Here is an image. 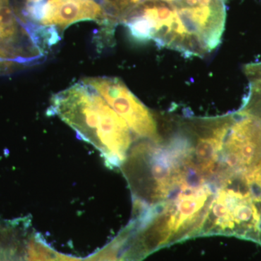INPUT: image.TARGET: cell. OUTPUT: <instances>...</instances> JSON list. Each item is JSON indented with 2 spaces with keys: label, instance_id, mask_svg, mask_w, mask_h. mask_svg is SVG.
<instances>
[{
  "label": "cell",
  "instance_id": "obj_1",
  "mask_svg": "<svg viewBox=\"0 0 261 261\" xmlns=\"http://www.w3.org/2000/svg\"><path fill=\"white\" fill-rule=\"evenodd\" d=\"M57 115L102 154L106 166L121 168L132 142L126 121L92 87L75 84L51 98Z\"/></svg>",
  "mask_w": 261,
  "mask_h": 261
},
{
  "label": "cell",
  "instance_id": "obj_2",
  "mask_svg": "<svg viewBox=\"0 0 261 261\" xmlns=\"http://www.w3.org/2000/svg\"><path fill=\"white\" fill-rule=\"evenodd\" d=\"M92 87L126 121L130 130L141 138L162 140L157 118L123 81L113 77H88L82 81Z\"/></svg>",
  "mask_w": 261,
  "mask_h": 261
},
{
  "label": "cell",
  "instance_id": "obj_3",
  "mask_svg": "<svg viewBox=\"0 0 261 261\" xmlns=\"http://www.w3.org/2000/svg\"><path fill=\"white\" fill-rule=\"evenodd\" d=\"M23 13L35 23L34 25L62 31L84 20L114 23L105 8L94 0H42L25 5Z\"/></svg>",
  "mask_w": 261,
  "mask_h": 261
},
{
  "label": "cell",
  "instance_id": "obj_4",
  "mask_svg": "<svg viewBox=\"0 0 261 261\" xmlns=\"http://www.w3.org/2000/svg\"><path fill=\"white\" fill-rule=\"evenodd\" d=\"M23 34L36 40L29 31L20 30V24L10 0H0V43L3 47L13 55L18 51L15 45L20 42V37Z\"/></svg>",
  "mask_w": 261,
  "mask_h": 261
},
{
  "label": "cell",
  "instance_id": "obj_5",
  "mask_svg": "<svg viewBox=\"0 0 261 261\" xmlns=\"http://www.w3.org/2000/svg\"><path fill=\"white\" fill-rule=\"evenodd\" d=\"M25 261H82L78 257L68 256L51 249L39 233L29 238Z\"/></svg>",
  "mask_w": 261,
  "mask_h": 261
},
{
  "label": "cell",
  "instance_id": "obj_6",
  "mask_svg": "<svg viewBox=\"0 0 261 261\" xmlns=\"http://www.w3.org/2000/svg\"><path fill=\"white\" fill-rule=\"evenodd\" d=\"M243 71L249 82L250 81L261 82V62L245 65L243 68Z\"/></svg>",
  "mask_w": 261,
  "mask_h": 261
},
{
  "label": "cell",
  "instance_id": "obj_7",
  "mask_svg": "<svg viewBox=\"0 0 261 261\" xmlns=\"http://www.w3.org/2000/svg\"><path fill=\"white\" fill-rule=\"evenodd\" d=\"M14 58L15 56L11 53L0 45V68H5L10 65V63H12V60Z\"/></svg>",
  "mask_w": 261,
  "mask_h": 261
},
{
  "label": "cell",
  "instance_id": "obj_8",
  "mask_svg": "<svg viewBox=\"0 0 261 261\" xmlns=\"http://www.w3.org/2000/svg\"><path fill=\"white\" fill-rule=\"evenodd\" d=\"M0 261H13L12 260H10L9 258H7L6 257H0Z\"/></svg>",
  "mask_w": 261,
  "mask_h": 261
}]
</instances>
